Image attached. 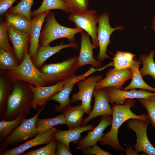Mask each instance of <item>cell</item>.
I'll return each mask as SVG.
<instances>
[{"label":"cell","instance_id":"obj_27","mask_svg":"<svg viewBox=\"0 0 155 155\" xmlns=\"http://www.w3.org/2000/svg\"><path fill=\"white\" fill-rule=\"evenodd\" d=\"M135 57V54L129 52L117 51L112 59L114 69L115 70H120L130 68L135 60L134 58Z\"/></svg>","mask_w":155,"mask_h":155},{"label":"cell","instance_id":"obj_7","mask_svg":"<svg viewBox=\"0 0 155 155\" xmlns=\"http://www.w3.org/2000/svg\"><path fill=\"white\" fill-rule=\"evenodd\" d=\"M98 16L94 10L87 9L71 13L68 17V19L74 23L75 28L84 30L91 36L95 48L99 47L96 27Z\"/></svg>","mask_w":155,"mask_h":155},{"label":"cell","instance_id":"obj_12","mask_svg":"<svg viewBox=\"0 0 155 155\" xmlns=\"http://www.w3.org/2000/svg\"><path fill=\"white\" fill-rule=\"evenodd\" d=\"M94 103L88 116L83 119L82 126H84L93 118L100 116H111L113 111L109 104L106 88H95L93 93Z\"/></svg>","mask_w":155,"mask_h":155},{"label":"cell","instance_id":"obj_29","mask_svg":"<svg viewBox=\"0 0 155 155\" xmlns=\"http://www.w3.org/2000/svg\"><path fill=\"white\" fill-rule=\"evenodd\" d=\"M53 9L61 10L67 13L70 12L62 0H43L38 9L32 11L31 17H34L42 12Z\"/></svg>","mask_w":155,"mask_h":155},{"label":"cell","instance_id":"obj_10","mask_svg":"<svg viewBox=\"0 0 155 155\" xmlns=\"http://www.w3.org/2000/svg\"><path fill=\"white\" fill-rule=\"evenodd\" d=\"M102 78L100 75H94L78 82L76 84L78 91L72 94L70 102L81 101L82 107L85 113L89 114L91 111V103L94 90L97 83Z\"/></svg>","mask_w":155,"mask_h":155},{"label":"cell","instance_id":"obj_21","mask_svg":"<svg viewBox=\"0 0 155 155\" xmlns=\"http://www.w3.org/2000/svg\"><path fill=\"white\" fill-rule=\"evenodd\" d=\"M49 11L42 12L34 17L31 21L30 32L29 53L31 58L36 54L39 45V38L42 25L45 18Z\"/></svg>","mask_w":155,"mask_h":155},{"label":"cell","instance_id":"obj_4","mask_svg":"<svg viewBox=\"0 0 155 155\" xmlns=\"http://www.w3.org/2000/svg\"><path fill=\"white\" fill-rule=\"evenodd\" d=\"M78 59V56H75L61 62L42 66L39 70L46 86L61 82L75 75Z\"/></svg>","mask_w":155,"mask_h":155},{"label":"cell","instance_id":"obj_6","mask_svg":"<svg viewBox=\"0 0 155 155\" xmlns=\"http://www.w3.org/2000/svg\"><path fill=\"white\" fill-rule=\"evenodd\" d=\"M7 71L5 74L12 80L24 81L34 86H47L41 73L32 62L28 50L20 63L14 69Z\"/></svg>","mask_w":155,"mask_h":155},{"label":"cell","instance_id":"obj_36","mask_svg":"<svg viewBox=\"0 0 155 155\" xmlns=\"http://www.w3.org/2000/svg\"><path fill=\"white\" fill-rule=\"evenodd\" d=\"M71 13L88 9L89 0H62Z\"/></svg>","mask_w":155,"mask_h":155},{"label":"cell","instance_id":"obj_37","mask_svg":"<svg viewBox=\"0 0 155 155\" xmlns=\"http://www.w3.org/2000/svg\"><path fill=\"white\" fill-rule=\"evenodd\" d=\"M9 39L8 26L5 22H1L0 24V49L14 52L9 43Z\"/></svg>","mask_w":155,"mask_h":155},{"label":"cell","instance_id":"obj_38","mask_svg":"<svg viewBox=\"0 0 155 155\" xmlns=\"http://www.w3.org/2000/svg\"><path fill=\"white\" fill-rule=\"evenodd\" d=\"M83 153L87 155H111V154L108 152L104 151L97 145L90 146L81 150Z\"/></svg>","mask_w":155,"mask_h":155},{"label":"cell","instance_id":"obj_24","mask_svg":"<svg viewBox=\"0 0 155 155\" xmlns=\"http://www.w3.org/2000/svg\"><path fill=\"white\" fill-rule=\"evenodd\" d=\"M142 62L140 58L138 60H135L131 65L130 68L132 71L131 81L129 85L122 90H128L133 89L140 88L155 92V88L148 85L142 79L139 68Z\"/></svg>","mask_w":155,"mask_h":155},{"label":"cell","instance_id":"obj_1","mask_svg":"<svg viewBox=\"0 0 155 155\" xmlns=\"http://www.w3.org/2000/svg\"><path fill=\"white\" fill-rule=\"evenodd\" d=\"M135 102L133 99H128L121 104H112L113 113L111 127L108 132L103 134L99 141L101 145H109L116 151H125V150L121 146L118 141V133L120 127L123 123L130 119H148L146 114L137 115L131 111V108L135 106Z\"/></svg>","mask_w":155,"mask_h":155},{"label":"cell","instance_id":"obj_3","mask_svg":"<svg viewBox=\"0 0 155 155\" xmlns=\"http://www.w3.org/2000/svg\"><path fill=\"white\" fill-rule=\"evenodd\" d=\"M45 24L41 30L39 44L42 46L49 45L58 39L67 38L69 43L75 42V35L84 31L82 29L63 26L56 21L54 13L49 12L46 15Z\"/></svg>","mask_w":155,"mask_h":155},{"label":"cell","instance_id":"obj_32","mask_svg":"<svg viewBox=\"0 0 155 155\" xmlns=\"http://www.w3.org/2000/svg\"><path fill=\"white\" fill-rule=\"evenodd\" d=\"M33 1L34 0H21L16 5L11 7L8 13L21 15L31 22L32 20L31 9Z\"/></svg>","mask_w":155,"mask_h":155},{"label":"cell","instance_id":"obj_34","mask_svg":"<svg viewBox=\"0 0 155 155\" xmlns=\"http://www.w3.org/2000/svg\"><path fill=\"white\" fill-rule=\"evenodd\" d=\"M137 99L145 108L148 112V119L152 127L155 128V94L148 98H139Z\"/></svg>","mask_w":155,"mask_h":155},{"label":"cell","instance_id":"obj_26","mask_svg":"<svg viewBox=\"0 0 155 155\" xmlns=\"http://www.w3.org/2000/svg\"><path fill=\"white\" fill-rule=\"evenodd\" d=\"M13 86V80L6 75L1 73L0 78V118L1 120L5 113L9 96Z\"/></svg>","mask_w":155,"mask_h":155},{"label":"cell","instance_id":"obj_19","mask_svg":"<svg viewBox=\"0 0 155 155\" xmlns=\"http://www.w3.org/2000/svg\"><path fill=\"white\" fill-rule=\"evenodd\" d=\"M78 47V43L74 42L65 44H64V42L54 46H51L49 45L45 46L40 45L36 55L31 59L36 67L38 69L42 66L44 62L49 57L62 49L68 47L77 49Z\"/></svg>","mask_w":155,"mask_h":155},{"label":"cell","instance_id":"obj_22","mask_svg":"<svg viewBox=\"0 0 155 155\" xmlns=\"http://www.w3.org/2000/svg\"><path fill=\"white\" fill-rule=\"evenodd\" d=\"M94 127L92 125H88L65 131L57 129L54 133V138L58 142L63 143L71 150L69 147L70 142L74 144L78 143L81 138L82 133L93 130Z\"/></svg>","mask_w":155,"mask_h":155},{"label":"cell","instance_id":"obj_18","mask_svg":"<svg viewBox=\"0 0 155 155\" xmlns=\"http://www.w3.org/2000/svg\"><path fill=\"white\" fill-rule=\"evenodd\" d=\"M112 120L111 116H102L101 121L97 126L92 131H89L88 134L78 142L77 148L81 150L96 144L101 140L104 134V131L107 127L111 125Z\"/></svg>","mask_w":155,"mask_h":155},{"label":"cell","instance_id":"obj_14","mask_svg":"<svg viewBox=\"0 0 155 155\" xmlns=\"http://www.w3.org/2000/svg\"><path fill=\"white\" fill-rule=\"evenodd\" d=\"M132 75V71L130 68L120 70L111 68L106 73L105 77L97 82L95 88L113 87L121 90L124 83L131 79Z\"/></svg>","mask_w":155,"mask_h":155},{"label":"cell","instance_id":"obj_2","mask_svg":"<svg viewBox=\"0 0 155 155\" xmlns=\"http://www.w3.org/2000/svg\"><path fill=\"white\" fill-rule=\"evenodd\" d=\"M13 81V87L8 97L5 113L1 120L11 121L19 116L25 118L32 108L33 94L28 83L19 80Z\"/></svg>","mask_w":155,"mask_h":155},{"label":"cell","instance_id":"obj_16","mask_svg":"<svg viewBox=\"0 0 155 155\" xmlns=\"http://www.w3.org/2000/svg\"><path fill=\"white\" fill-rule=\"evenodd\" d=\"M106 89L109 102L111 104L115 103L118 105L123 104L127 99L148 98L150 96L155 94V93H152L147 90L142 89L139 90L133 89L127 91L111 87H106Z\"/></svg>","mask_w":155,"mask_h":155},{"label":"cell","instance_id":"obj_41","mask_svg":"<svg viewBox=\"0 0 155 155\" xmlns=\"http://www.w3.org/2000/svg\"><path fill=\"white\" fill-rule=\"evenodd\" d=\"M126 154L127 155H138L137 153L133 150L132 148L130 146H129L127 147L125 150Z\"/></svg>","mask_w":155,"mask_h":155},{"label":"cell","instance_id":"obj_42","mask_svg":"<svg viewBox=\"0 0 155 155\" xmlns=\"http://www.w3.org/2000/svg\"><path fill=\"white\" fill-rule=\"evenodd\" d=\"M152 28L155 32V16L154 18L152 21Z\"/></svg>","mask_w":155,"mask_h":155},{"label":"cell","instance_id":"obj_25","mask_svg":"<svg viewBox=\"0 0 155 155\" xmlns=\"http://www.w3.org/2000/svg\"><path fill=\"white\" fill-rule=\"evenodd\" d=\"M85 113L81 104L75 106H70L63 112L66 124L69 129H74L82 126L84 114Z\"/></svg>","mask_w":155,"mask_h":155},{"label":"cell","instance_id":"obj_35","mask_svg":"<svg viewBox=\"0 0 155 155\" xmlns=\"http://www.w3.org/2000/svg\"><path fill=\"white\" fill-rule=\"evenodd\" d=\"M58 141L55 138L44 147L24 152L23 155H55V151Z\"/></svg>","mask_w":155,"mask_h":155},{"label":"cell","instance_id":"obj_9","mask_svg":"<svg viewBox=\"0 0 155 155\" xmlns=\"http://www.w3.org/2000/svg\"><path fill=\"white\" fill-rule=\"evenodd\" d=\"M150 123L148 119L132 118L128 120L127 127L136 135V143L133 148L137 153L143 152L148 155H155V148L149 141L147 134V127Z\"/></svg>","mask_w":155,"mask_h":155},{"label":"cell","instance_id":"obj_8","mask_svg":"<svg viewBox=\"0 0 155 155\" xmlns=\"http://www.w3.org/2000/svg\"><path fill=\"white\" fill-rule=\"evenodd\" d=\"M109 66L108 64L102 68L97 69H95L93 67L83 74L78 75H75L66 80L62 89L53 96L49 100V101H54L59 103V105L55 106V111L57 112H63L71 106L69 96L75 84L80 81L85 79L94 72L104 70Z\"/></svg>","mask_w":155,"mask_h":155},{"label":"cell","instance_id":"obj_31","mask_svg":"<svg viewBox=\"0 0 155 155\" xmlns=\"http://www.w3.org/2000/svg\"><path fill=\"white\" fill-rule=\"evenodd\" d=\"M155 51L152 50L149 54L142 55L140 56L143 67L140 71L142 76L149 75L152 77L155 80V63L153 56Z\"/></svg>","mask_w":155,"mask_h":155},{"label":"cell","instance_id":"obj_23","mask_svg":"<svg viewBox=\"0 0 155 155\" xmlns=\"http://www.w3.org/2000/svg\"><path fill=\"white\" fill-rule=\"evenodd\" d=\"M5 23L8 27L19 32L30 34L31 22L21 15L8 13L5 15Z\"/></svg>","mask_w":155,"mask_h":155},{"label":"cell","instance_id":"obj_11","mask_svg":"<svg viewBox=\"0 0 155 155\" xmlns=\"http://www.w3.org/2000/svg\"><path fill=\"white\" fill-rule=\"evenodd\" d=\"M98 23V25L97 28V34L99 51L97 59L102 62L105 59L109 58L106 52L108 45L110 44V37L111 34L116 30L123 29L124 27H111L109 22V15L106 13H104L99 16Z\"/></svg>","mask_w":155,"mask_h":155},{"label":"cell","instance_id":"obj_33","mask_svg":"<svg viewBox=\"0 0 155 155\" xmlns=\"http://www.w3.org/2000/svg\"><path fill=\"white\" fill-rule=\"evenodd\" d=\"M25 118L19 116L11 121L1 120L0 121V142L9 135Z\"/></svg>","mask_w":155,"mask_h":155},{"label":"cell","instance_id":"obj_28","mask_svg":"<svg viewBox=\"0 0 155 155\" xmlns=\"http://www.w3.org/2000/svg\"><path fill=\"white\" fill-rule=\"evenodd\" d=\"M66 124L63 114L53 117L46 119H37L36 123V128L38 134L43 133L54 126L60 124Z\"/></svg>","mask_w":155,"mask_h":155},{"label":"cell","instance_id":"obj_15","mask_svg":"<svg viewBox=\"0 0 155 155\" xmlns=\"http://www.w3.org/2000/svg\"><path fill=\"white\" fill-rule=\"evenodd\" d=\"M54 127L44 132L38 134L29 140L16 147L6 150L0 153L1 155H18L22 154L29 149L37 146L47 144L55 138L54 134L57 131Z\"/></svg>","mask_w":155,"mask_h":155},{"label":"cell","instance_id":"obj_17","mask_svg":"<svg viewBox=\"0 0 155 155\" xmlns=\"http://www.w3.org/2000/svg\"><path fill=\"white\" fill-rule=\"evenodd\" d=\"M80 33L81 45L79 56L76 65L78 69L86 65H90L99 68L102 62L95 59L93 56V50L95 48L90 40V36L83 31Z\"/></svg>","mask_w":155,"mask_h":155},{"label":"cell","instance_id":"obj_20","mask_svg":"<svg viewBox=\"0 0 155 155\" xmlns=\"http://www.w3.org/2000/svg\"><path fill=\"white\" fill-rule=\"evenodd\" d=\"M8 32L9 39L12 44L14 53L20 64L28 50L30 34L19 32L8 27Z\"/></svg>","mask_w":155,"mask_h":155},{"label":"cell","instance_id":"obj_13","mask_svg":"<svg viewBox=\"0 0 155 155\" xmlns=\"http://www.w3.org/2000/svg\"><path fill=\"white\" fill-rule=\"evenodd\" d=\"M65 81L46 86H34L28 83L33 94L32 108L36 109L38 106L41 108L45 106L50 98L62 89Z\"/></svg>","mask_w":155,"mask_h":155},{"label":"cell","instance_id":"obj_39","mask_svg":"<svg viewBox=\"0 0 155 155\" xmlns=\"http://www.w3.org/2000/svg\"><path fill=\"white\" fill-rule=\"evenodd\" d=\"M18 0H0V15L2 16Z\"/></svg>","mask_w":155,"mask_h":155},{"label":"cell","instance_id":"obj_5","mask_svg":"<svg viewBox=\"0 0 155 155\" xmlns=\"http://www.w3.org/2000/svg\"><path fill=\"white\" fill-rule=\"evenodd\" d=\"M44 107L38 109L36 113L29 119L25 118L20 124L1 142L0 153L6 150L10 146H15L32 138L38 134L35 125L39 115Z\"/></svg>","mask_w":155,"mask_h":155},{"label":"cell","instance_id":"obj_30","mask_svg":"<svg viewBox=\"0 0 155 155\" xmlns=\"http://www.w3.org/2000/svg\"><path fill=\"white\" fill-rule=\"evenodd\" d=\"M19 64L14 52L0 49L1 71L14 69Z\"/></svg>","mask_w":155,"mask_h":155},{"label":"cell","instance_id":"obj_40","mask_svg":"<svg viewBox=\"0 0 155 155\" xmlns=\"http://www.w3.org/2000/svg\"><path fill=\"white\" fill-rule=\"evenodd\" d=\"M55 153L56 155H72L71 151L63 143L59 142Z\"/></svg>","mask_w":155,"mask_h":155}]
</instances>
